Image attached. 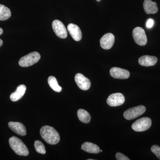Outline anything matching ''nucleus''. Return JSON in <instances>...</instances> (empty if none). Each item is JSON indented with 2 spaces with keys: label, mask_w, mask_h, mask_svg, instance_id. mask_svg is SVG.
<instances>
[{
  "label": "nucleus",
  "mask_w": 160,
  "mask_h": 160,
  "mask_svg": "<svg viewBox=\"0 0 160 160\" xmlns=\"http://www.w3.org/2000/svg\"><path fill=\"white\" fill-rule=\"evenodd\" d=\"M40 134L42 138L50 145H56L59 142L60 137L58 132L51 126H42L40 129Z\"/></svg>",
  "instance_id": "1"
},
{
  "label": "nucleus",
  "mask_w": 160,
  "mask_h": 160,
  "mask_svg": "<svg viewBox=\"0 0 160 160\" xmlns=\"http://www.w3.org/2000/svg\"><path fill=\"white\" fill-rule=\"evenodd\" d=\"M9 146L17 154L26 156L29 153L28 148L22 140L13 136L9 139Z\"/></svg>",
  "instance_id": "2"
},
{
  "label": "nucleus",
  "mask_w": 160,
  "mask_h": 160,
  "mask_svg": "<svg viewBox=\"0 0 160 160\" xmlns=\"http://www.w3.org/2000/svg\"><path fill=\"white\" fill-rule=\"evenodd\" d=\"M40 58L39 53L37 52H33L21 58L19 61V65L21 67H29L37 63Z\"/></svg>",
  "instance_id": "3"
},
{
  "label": "nucleus",
  "mask_w": 160,
  "mask_h": 160,
  "mask_svg": "<svg viewBox=\"0 0 160 160\" xmlns=\"http://www.w3.org/2000/svg\"><path fill=\"white\" fill-rule=\"evenodd\" d=\"M152 121L150 118H141L134 122L132 125V128L134 131L143 132L148 130L151 127Z\"/></svg>",
  "instance_id": "4"
},
{
  "label": "nucleus",
  "mask_w": 160,
  "mask_h": 160,
  "mask_svg": "<svg viewBox=\"0 0 160 160\" xmlns=\"http://www.w3.org/2000/svg\"><path fill=\"white\" fill-rule=\"evenodd\" d=\"M146 111V108L145 106H139L126 110L124 112L123 116L126 120L134 119L142 115Z\"/></svg>",
  "instance_id": "5"
},
{
  "label": "nucleus",
  "mask_w": 160,
  "mask_h": 160,
  "mask_svg": "<svg viewBox=\"0 0 160 160\" xmlns=\"http://www.w3.org/2000/svg\"><path fill=\"white\" fill-rule=\"evenodd\" d=\"M132 36L135 42L140 46H144L147 44V38L143 28L136 27L132 31Z\"/></svg>",
  "instance_id": "6"
},
{
  "label": "nucleus",
  "mask_w": 160,
  "mask_h": 160,
  "mask_svg": "<svg viewBox=\"0 0 160 160\" xmlns=\"http://www.w3.org/2000/svg\"><path fill=\"white\" fill-rule=\"evenodd\" d=\"M52 27L55 33L58 37L65 39L68 35L67 29L64 24L58 20H55L52 22Z\"/></svg>",
  "instance_id": "7"
},
{
  "label": "nucleus",
  "mask_w": 160,
  "mask_h": 160,
  "mask_svg": "<svg viewBox=\"0 0 160 160\" xmlns=\"http://www.w3.org/2000/svg\"><path fill=\"white\" fill-rule=\"evenodd\" d=\"M125 98L122 93H113L109 96L107 99V103L109 106L116 107L121 106L125 102Z\"/></svg>",
  "instance_id": "8"
},
{
  "label": "nucleus",
  "mask_w": 160,
  "mask_h": 160,
  "mask_svg": "<svg viewBox=\"0 0 160 160\" xmlns=\"http://www.w3.org/2000/svg\"><path fill=\"white\" fill-rule=\"evenodd\" d=\"M114 42V35L111 33H107L102 37L100 39V42L102 49L108 50L112 47Z\"/></svg>",
  "instance_id": "9"
},
{
  "label": "nucleus",
  "mask_w": 160,
  "mask_h": 160,
  "mask_svg": "<svg viewBox=\"0 0 160 160\" xmlns=\"http://www.w3.org/2000/svg\"><path fill=\"white\" fill-rule=\"evenodd\" d=\"M75 81L80 89L87 90L91 86V83L88 78L81 73H77L75 77Z\"/></svg>",
  "instance_id": "10"
},
{
  "label": "nucleus",
  "mask_w": 160,
  "mask_h": 160,
  "mask_svg": "<svg viewBox=\"0 0 160 160\" xmlns=\"http://www.w3.org/2000/svg\"><path fill=\"white\" fill-rule=\"evenodd\" d=\"M110 74L114 78L119 79H126L130 76L129 71L118 67L111 68L110 70Z\"/></svg>",
  "instance_id": "11"
},
{
  "label": "nucleus",
  "mask_w": 160,
  "mask_h": 160,
  "mask_svg": "<svg viewBox=\"0 0 160 160\" xmlns=\"http://www.w3.org/2000/svg\"><path fill=\"white\" fill-rule=\"evenodd\" d=\"M8 126L12 131L19 135L24 136L26 134V129L25 126L18 122H10L8 123Z\"/></svg>",
  "instance_id": "12"
},
{
  "label": "nucleus",
  "mask_w": 160,
  "mask_h": 160,
  "mask_svg": "<svg viewBox=\"0 0 160 160\" xmlns=\"http://www.w3.org/2000/svg\"><path fill=\"white\" fill-rule=\"evenodd\" d=\"M67 29L69 34L75 41H80L82 38V32L78 26L70 23L67 26Z\"/></svg>",
  "instance_id": "13"
},
{
  "label": "nucleus",
  "mask_w": 160,
  "mask_h": 160,
  "mask_svg": "<svg viewBox=\"0 0 160 160\" xmlns=\"http://www.w3.org/2000/svg\"><path fill=\"white\" fill-rule=\"evenodd\" d=\"M157 62V58L149 55L143 56L138 59L139 64L141 66L146 67L154 66Z\"/></svg>",
  "instance_id": "14"
},
{
  "label": "nucleus",
  "mask_w": 160,
  "mask_h": 160,
  "mask_svg": "<svg viewBox=\"0 0 160 160\" xmlns=\"http://www.w3.org/2000/svg\"><path fill=\"white\" fill-rule=\"evenodd\" d=\"M143 7L146 14H155L158 12V9L157 4L151 0H145L143 3Z\"/></svg>",
  "instance_id": "15"
},
{
  "label": "nucleus",
  "mask_w": 160,
  "mask_h": 160,
  "mask_svg": "<svg viewBox=\"0 0 160 160\" xmlns=\"http://www.w3.org/2000/svg\"><path fill=\"white\" fill-rule=\"evenodd\" d=\"M26 87L24 85H21L17 88L15 92L12 93L10 96V98L12 102H17L21 99L26 92Z\"/></svg>",
  "instance_id": "16"
},
{
  "label": "nucleus",
  "mask_w": 160,
  "mask_h": 160,
  "mask_svg": "<svg viewBox=\"0 0 160 160\" xmlns=\"http://www.w3.org/2000/svg\"><path fill=\"white\" fill-rule=\"evenodd\" d=\"M82 149L84 151L91 153H98L100 152L99 147L93 143L86 142L83 143L82 146Z\"/></svg>",
  "instance_id": "17"
},
{
  "label": "nucleus",
  "mask_w": 160,
  "mask_h": 160,
  "mask_svg": "<svg viewBox=\"0 0 160 160\" xmlns=\"http://www.w3.org/2000/svg\"><path fill=\"white\" fill-rule=\"evenodd\" d=\"M78 118L82 122L88 123L91 120V116L89 112L85 109H79L77 112Z\"/></svg>",
  "instance_id": "18"
},
{
  "label": "nucleus",
  "mask_w": 160,
  "mask_h": 160,
  "mask_svg": "<svg viewBox=\"0 0 160 160\" xmlns=\"http://www.w3.org/2000/svg\"><path fill=\"white\" fill-rule=\"evenodd\" d=\"M11 16V12L8 7L0 4V21L8 20Z\"/></svg>",
  "instance_id": "19"
},
{
  "label": "nucleus",
  "mask_w": 160,
  "mask_h": 160,
  "mask_svg": "<svg viewBox=\"0 0 160 160\" xmlns=\"http://www.w3.org/2000/svg\"><path fill=\"white\" fill-rule=\"evenodd\" d=\"M48 82L50 88L53 91L58 92H61L62 91V88L58 85L57 79L54 77H49L48 78Z\"/></svg>",
  "instance_id": "20"
},
{
  "label": "nucleus",
  "mask_w": 160,
  "mask_h": 160,
  "mask_svg": "<svg viewBox=\"0 0 160 160\" xmlns=\"http://www.w3.org/2000/svg\"><path fill=\"white\" fill-rule=\"evenodd\" d=\"M34 147L36 151L41 154H45L46 153V150L45 146L41 141H36L34 142Z\"/></svg>",
  "instance_id": "21"
},
{
  "label": "nucleus",
  "mask_w": 160,
  "mask_h": 160,
  "mask_svg": "<svg viewBox=\"0 0 160 160\" xmlns=\"http://www.w3.org/2000/svg\"><path fill=\"white\" fill-rule=\"evenodd\" d=\"M151 150L156 156L160 160V146L158 145H153L152 146Z\"/></svg>",
  "instance_id": "22"
},
{
  "label": "nucleus",
  "mask_w": 160,
  "mask_h": 160,
  "mask_svg": "<svg viewBox=\"0 0 160 160\" xmlns=\"http://www.w3.org/2000/svg\"><path fill=\"white\" fill-rule=\"evenodd\" d=\"M116 158L117 160H129V159L125 155L121 153V152H118L116 154Z\"/></svg>",
  "instance_id": "23"
},
{
  "label": "nucleus",
  "mask_w": 160,
  "mask_h": 160,
  "mask_svg": "<svg viewBox=\"0 0 160 160\" xmlns=\"http://www.w3.org/2000/svg\"><path fill=\"white\" fill-rule=\"evenodd\" d=\"M154 24V21L152 19H149L146 23V27L148 28H151Z\"/></svg>",
  "instance_id": "24"
},
{
  "label": "nucleus",
  "mask_w": 160,
  "mask_h": 160,
  "mask_svg": "<svg viewBox=\"0 0 160 160\" xmlns=\"http://www.w3.org/2000/svg\"><path fill=\"white\" fill-rule=\"evenodd\" d=\"M3 45V41L1 39H0V47Z\"/></svg>",
  "instance_id": "25"
},
{
  "label": "nucleus",
  "mask_w": 160,
  "mask_h": 160,
  "mask_svg": "<svg viewBox=\"0 0 160 160\" xmlns=\"http://www.w3.org/2000/svg\"><path fill=\"white\" fill-rule=\"evenodd\" d=\"M3 32V29H2V28H0V36L2 34Z\"/></svg>",
  "instance_id": "26"
},
{
  "label": "nucleus",
  "mask_w": 160,
  "mask_h": 160,
  "mask_svg": "<svg viewBox=\"0 0 160 160\" xmlns=\"http://www.w3.org/2000/svg\"><path fill=\"white\" fill-rule=\"evenodd\" d=\"M101 1V0H97V2H99Z\"/></svg>",
  "instance_id": "27"
},
{
  "label": "nucleus",
  "mask_w": 160,
  "mask_h": 160,
  "mask_svg": "<svg viewBox=\"0 0 160 160\" xmlns=\"http://www.w3.org/2000/svg\"><path fill=\"white\" fill-rule=\"evenodd\" d=\"M88 160H93V159H88Z\"/></svg>",
  "instance_id": "28"
},
{
  "label": "nucleus",
  "mask_w": 160,
  "mask_h": 160,
  "mask_svg": "<svg viewBox=\"0 0 160 160\" xmlns=\"http://www.w3.org/2000/svg\"><path fill=\"white\" fill-rule=\"evenodd\" d=\"M100 152H102V150H100Z\"/></svg>",
  "instance_id": "29"
}]
</instances>
